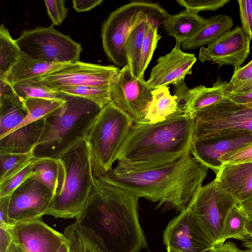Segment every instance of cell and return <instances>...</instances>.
Wrapping results in <instances>:
<instances>
[{
    "instance_id": "obj_19",
    "label": "cell",
    "mask_w": 252,
    "mask_h": 252,
    "mask_svg": "<svg viewBox=\"0 0 252 252\" xmlns=\"http://www.w3.org/2000/svg\"><path fill=\"white\" fill-rule=\"evenodd\" d=\"M214 181L241 203L252 196V162L222 163Z\"/></svg>"
},
{
    "instance_id": "obj_23",
    "label": "cell",
    "mask_w": 252,
    "mask_h": 252,
    "mask_svg": "<svg viewBox=\"0 0 252 252\" xmlns=\"http://www.w3.org/2000/svg\"><path fill=\"white\" fill-rule=\"evenodd\" d=\"M206 21L207 19L198 13L185 9L175 14H169L162 24L168 35L181 44L191 38Z\"/></svg>"
},
{
    "instance_id": "obj_34",
    "label": "cell",
    "mask_w": 252,
    "mask_h": 252,
    "mask_svg": "<svg viewBox=\"0 0 252 252\" xmlns=\"http://www.w3.org/2000/svg\"><path fill=\"white\" fill-rule=\"evenodd\" d=\"M158 27L148 23V27L142 47L139 65L138 79L146 81L144 79L145 71L150 63L158 41L161 36L158 32Z\"/></svg>"
},
{
    "instance_id": "obj_36",
    "label": "cell",
    "mask_w": 252,
    "mask_h": 252,
    "mask_svg": "<svg viewBox=\"0 0 252 252\" xmlns=\"http://www.w3.org/2000/svg\"><path fill=\"white\" fill-rule=\"evenodd\" d=\"M13 87L24 100L28 98H61L58 93L32 80L18 83Z\"/></svg>"
},
{
    "instance_id": "obj_13",
    "label": "cell",
    "mask_w": 252,
    "mask_h": 252,
    "mask_svg": "<svg viewBox=\"0 0 252 252\" xmlns=\"http://www.w3.org/2000/svg\"><path fill=\"white\" fill-rule=\"evenodd\" d=\"M136 78L126 65L122 67L111 85V101L126 113L134 123L145 117L152 99V91Z\"/></svg>"
},
{
    "instance_id": "obj_42",
    "label": "cell",
    "mask_w": 252,
    "mask_h": 252,
    "mask_svg": "<svg viewBox=\"0 0 252 252\" xmlns=\"http://www.w3.org/2000/svg\"><path fill=\"white\" fill-rule=\"evenodd\" d=\"M11 195L0 198V226L11 228L9 221L8 211Z\"/></svg>"
},
{
    "instance_id": "obj_16",
    "label": "cell",
    "mask_w": 252,
    "mask_h": 252,
    "mask_svg": "<svg viewBox=\"0 0 252 252\" xmlns=\"http://www.w3.org/2000/svg\"><path fill=\"white\" fill-rule=\"evenodd\" d=\"M196 60L194 54L184 52L181 44L176 43L169 53L158 59L146 84L152 90L168 85L177 86L185 81L187 75L192 74V68Z\"/></svg>"
},
{
    "instance_id": "obj_39",
    "label": "cell",
    "mask_w": 252,
    "mask_h": 252,
    "mask_svg": "<svg viewBox=\"0 0 252 252\" xmlns=\"http://www.w3.org/2000/svg\"><path fill=\"white\" fill-rule=\"evenodd\" d=\"M64 0H46L44 3L52 25L60 26L67 17L68 9Z\"/></svg>"
},
{
    "instance_id": "obj_32",
    "label": "cell",
    "mask_w": 252,
    "mask_h": 252,
    "mask_svg": "<svg viewBox=\"0 0 252 252\" xmlns=\"http://www.w3.org/2000/svg\"><path fill=\"white\" fill-rule=\"evenodd\" d=\"M52 91L58 94L85 98L96 103L101 108L111 101V87L78 86L62 87Z\"/></svg>"
},
{
    "instance_id": "obj_6",
    "label": "cell",
    "mask_w": 252,
    "mask_h": 252,
    "mask_svg": "<svg viewBox=\"0 0 252 252\" xmlns=\"http://www.w3.org/2000/svg\"><path fill=\"white\" fill-rule=\"evenodd\" d=\"M169 15L158 3L145 0L131 1L111 12L101 28L102 46L109 60L119 66L126 65L125 43L132 31L143 22L158 28Z\"/></svg>"
},
{
    "instance_id": "obj_18",
    "label": "cell",
    "mask_w": 252,
    "mask_h": 252,
    "mask_svg": "<svg viewBox=\"0 0 252 252\" xmlns=\"http://www.w3.org/2000/svg\"><path fill=\"white\" fill-rule=\"evenodd\" d=\"M252 144V133L217 139H193L191 154L212 169L215 174L224 155Z\"/></svg>"
},
{
    "instance_id": "obj_41",
    "label": "cell",
    "mask_w": 252,
    "mask_h": 252,
    "mask_svg": "<svg viewBox=\"0 0 252 252\" xmlns=\"http://www.w3.org/2000/svg\"><path fill=\"white\" fill-rule=\"evenodd\" d=\"M220 162L221 164L252 162V144L224 155Z\"/></svg>"
},
{
    "instance_id": "obj_10",
    "label": "cell",
    "mask_w": 252,
    "mask_h": 252,
    "mask_svg": "<svg viewBox=\"0 0 252 252\" xmlns=\"http://www.w3.org/2000/svg\"><path fill=\"white\" fill-rule=\"evenodd\" d=\"M237 203L214 180L202 186L188 207L213 246L222 245L225 218Z\"/></svg>"
},
{
    "instance_id": "obj_46",
    "label": "cell",
    "mask_w": 252,
    "mask_h": 252,
    "mask_svg": "<svg viewBox=\"0 0 252 252\" xmlns=\"http://www.w3.org/2000/svg\"><path fill=\"white\" fill-rule=\"evenodd\" d=\"M238 206L246 217H252V196L238 204Z\"/></svg>"
},
{
    "instance_id": "obj_35",
    "label": "cell",
    "mask_w": 252,
    "mask_h": 252,
    "mask_svg": "<svg viewBox=\"0 0 252 252\" xmlns=\"http://www.w3.org/2000/svg\"><path fill=\"white\" fill-rule=\"evenodd\" d=\"M246 218L238 204L231 208L227 215L223 226V236L225 241L229 238L241 240L247 236L245 230Z\"/></svg>"
},
{
    "instance_id": "obj_47",
    "label": "cell",
    "mask_w": 252,
    "mask_h": 252,
    "mask_svg": "<svg viewBox=\"0 0 252 252\" xmlns=\"http://www.w3.org/2000/svg\"><path fill=\"white\" fill-rule=\"evenodd\" d=\"M216 252H238L239 249L236 245L230 241L224 242L220 246H216Z\"/></svg>"
},
{
    "instance_id": "obj_51",
    "label": "cell",
    "mask_w": 252,
    "mask_h": 252,
    "mask_svg": "<svg viewBox=\"0 0 252 252\" xmlns=\"http://www.w3.org/2000/svg\"><path fill=\"white\" fill-rule=\"evenodd\" d=\"M69 243L68 240L66 239L59 247L57 252H68Z\"/></svg>"
},
{
    "instance_id": "obj_14",
    "label": "cell",
    "mask_w": 252,
    "mask_h": 252,
    "mask_svg": "<svg viewBox=\"0 0 252 252\" xmlns=\"http://www.w3.org/2000/svg\"><path fill=\"white\" fill-rule=\"evenodd\" d=\"M163 241L166 249L178 252H197L214 246L188 207L168 223Z\"/></svg>"
},
{
    "instance_id": "obj_4",
    "label": "cell",
    "mask_w": 252,
    "mask_h": 252,
    "mask_svg": "<svg viewBox=\"0 0 252 252\" xmlns=\"http://www.w3.org/2000/svg\"><path fill=\"white\" fill-rule=\"evenodd\" d=\"M65 102L44 119L41 136L33 149L34 158L58 159L87 137L101 108L85 98L58 94Z\"/></svg>"
},
{
    "instance_id": "obj_9",
    "label": "cell",
    "mask_w": 252,
    "mask_h": 252,
    "mask_svg": "<svg viewBox=\"0 0 252 252\" xmlns=\"http://www.w3.org/2000/svg\"><path fill=\"white\" fill-rule=\"evenodd\" d=\"M15 41L24 55L49 63L79 61L82 51L80 43L56 30L52 25L24 31Z\"/></svg>"
},
{
    "instance_id": "obj_45",
    "label": "cell",
    "mask_w": 252,
    "mask_h": 252,
    "mask_svg": "<svg viewBox=\"0 0 252 252\" xmlns=\"http://www.w3.org/2000/svg\"><path fill=\"white\" fill-rule=\"evenodd\" d=\"M225 96L228 97L233 101L241 104L252 103V91L246 93L225 94Z\"/></svg>"
},
{
    "instance_id": "obj_53",
    "label": "cell",
    "mask_w": 252,
    "mask_h": 252,
    "mask_svg": "<svg viewBox=\"0 0 252 252\" xmlns=\"http://www.w3.org/2000/svg\"><path fill=\"white\" fill-rule=\"evenodd\" d=\"M238 252H248L246 250H239V249Z\"/></svg>"
},
{
    "instance_id": "obj_3",
    "label": "cell",
    "mask_w": 252,
    "mask_h": 252,
    "mask_svg": "<svg viewBox=\"0 0 252 252\" xmlns=\"http://www.w3.org/2000/svg\"><path fill=\"white\" fill-rule=\"evenodd\" d=\"M194 122L181 105L179 110L156 123H134L118 155V166L145 170L191 154Z\"/></svg>"
},
{
    "instance_id": "obj_11",
    "label": "cell",
    "mask_w": 252,
    "mask_h": 252,
    "mask_svg": "<svg viewBox=\"0 0 252 252\" xmlns=\"http://www.w3.org/2000/svg\"><path fill=\"white\" fill-rule=\"evenodd\" d=\"M120 71L113 65L79 61L66 63L51 73L32 80L51 90L78 86L111 87Z\"/></svg>"
},
{
    "instance_id": "obj_43",
    "label": "cell",
    "mask_w": 252,
    "mask_h": 252,
    "mask_svg": "<svg viewBox=\"0 0 252 252\" xmlns=\"http://www.w3.org/2000/svg\"><path fill=\"white\" fill-rule=\"evenodd\" d=\"M102 0H73V7L77 12L87 11L100 5Z\"/></svg>"
},
{
    "instance_id": "obj_15",
    "label": "cell",
    "mask_w": 252,
    "mask_h": 252,
    "mask_svg": "<svg viewBox=\"0 0 252 252\" xmlns=\"http://www.w3.org/2000/svg\"><path fill=\"white\" fill-rule=\"evenodd\" d=\"M250 41L242 28L237 26L213 43L201 47L198 59L202 63L211 62L219 68L241 66L250 54Z\"/></svg>"
},
{
    "instance_id": "obj_5",
    "label": "cell",
    "mask_w": 252,
    "mask_h": 252,
    "mask_svg": "<svg viewBox=\"0 0 252 252\" xmlns=\"http://www.w3.org/2000/svg\"><path fill=\"white\" fill-rule=\"evenodd\" d=\"M58 159L60 185L46 215L55 218L76 220L85 208L94 186L87 138Z\"/></svg>"
},
{
    "instance_id": "obj_25",
    "label": "cell",
    "mask_w": 252,
    "mask_h": 252,
    "mask_svg": "<svg viewBox=\"0 0 252 252\" xmlns=\"http://www.w3.org/2000/svg\"><path fill=\"white\" fill-rule=\"evenodd\" d=\"M152 93V99L147 114L140 123H156L162 122L180 109L181 105L177 97L170 94L168 87H161L153 90Z\"/></svg>"
},
{
    "instance_id": "obj_12",
    "label": "cell",
    "mask_w": 252,
    "mask_h": 252,
    "mask_svg": "<svg viewBox=\"0 0 252 252\" xmlns=\"http://www.w3.org/2000/svg\"><path fill=\"white\" fill-rule=\"evenodd\" d=\"M54 197L53 192L33 176L11 194L8 211L12 227L20 222L42 219L46 215Z\"/></svg>"
},
{
    "instance_id": "obj_17",
    "label": "cell",
    "mask_w": 252,
    "mask_h": 252,
    "mask_svg": "<svg viewBox=\"0 0 252 252\" xmlns=\"http://www.w3.org/2000/svg\"><path fill=\"white\" fill-rule=\"evenodd\" d=\"M9 229L13 239L27 252H57L66 240L63 233L48 226L42 219L17 223Z\"/></svg>"
},
{
    "instance_id": "obj_1",
    "label": "cell",
    "mask_w": 252,
    "mask_h": 252,
    "mask_svg": "<svg viewBox=\"0 0 252 252\" xmlns=\"http://www.w3.org/2000/svg\"><path fill=\"white\" fill-rule=\"evenodd\" d=\"M139 197L98 178L76 221L91 231L107 252H139L147 244L138 213Z\"/></svg>"
},
{
    "instance_id": "obj_26",
    "label": "cell",
    "mask_w": 252,
    "mask_h": 252,
    "mask_svg": "<svg viewBox=\"0 0 252 252\" xmlns=\"http://www.w3.org/2000/svg\"><path fill=\"white\" fill-rule=\"evenodd\" d=\"M63 234L68 241V252H107L99 240L76 221L66 227Z\"/></svg>"
},
{
    "instance_id": "obj_38",
    "label": "cell",
    "mask_w": 252,
    "mask_h": 252,
    "mask_svg": "<svg viewBox=\"0 0 252 252\" xmlns=\"http://www.w3.org/2000/svg\"><path fill=\"white\" fill-rule=\"evenodd\" d=\"M32 162L21 172L0 184V198L11 195L24 182L35 175L32 169Z\"/></svg>"
},
{
    "instance_id": "obj_20",
    "label": "cell",
    "mask_w": 252,
    "mask_h": 252,
    "mask_svg": "<svg viewBox=\"0 0 252 252\" xmlns=\"http://www.w3.org/2000/svg\"><path fill=\"white\" fill-rule=\"evenodd\" d=\"M225 81L219 77L212 87L200 85L189 89L185 81L175 86L174 93L179 102L183 101L185 113L191 117L200 109L214 104L225 97Z\"/></svg>"
},
{
    "instance_id": "obj_24",
    "label": "cell",
    "mask_w": 252,
    "mask_h": 252,
    "mask_svg": "<svg viewBox=\"0 0 252 252\" xmlns=\"http://www.w3.org/2000/svg\"><path fill=\"white\" fill-rule=\"evenodd\" d=\"M64 64L49 63L36 60L22 53L19 61L3 79L13 86L19 82L45 75Z\"/></svg>"
},
{
    "instance_id": "obj_29",
    "label": "cell",
    "mask_w": 252,
    "mask_h": 252,
    "mask_svg": "<svg viewBox=\"0 0 252 252\" xmlns=\"http://www.w3.org/2000/svg\"><path fill=\"white\" fill-rule=\"evenodd\" d=\"M22 52L3 24L0 26V78L4 79L20 58Z\"/></svg>"
},
{
    "instance_id": "obj_8",
    "label": "cell",
    "mask_w": 252,
    "mask_h": 252,
    "mask_svg": "<svg viewBox=\"0 0 252 252\" xmlns=\"http://www.w3.org/2000/svg\"><path fill=\"white\" fill-rule=\"evenodd\" d=\"M193 139H217L252 133V103H236L225 96L193 116Z\"/></svg>"
},
{
    "instance_id": "obj_40",
    "label": "cell",
    "mask_w": 252,
    "mask_h": 252,
    "mask_svg": "<svg viewBox=\"0 0 252 252\" xmlns=\"http://www.w3.org/2000/svg\"><path fill=\"white\" fill-rule=\"evenodd\" d=\"M242 29L245 34L252 40V0H239Z\"/></svg>"
},
{
    "instance_id": "obj_28",
    "label": "cell",
    "mask_w": 252,
    "mask_h": 252,
    "mask_svg": "<svg viewBox=\"0 0 252 252\" xmlns=\"http://www.w3.org/2000/svg\"><path fill=\"white\" fill-rule=\"evenodd\" d=\"M33 176L55 194L60 185V167L58 159L34 158L32 162Z\"/></svg>"
},
{
    "instance_id": "obj_27",
    "label": "cell",
    "mask_w": 252,
    "mask_h": 252,
    "mask_svg": "<svg viewBox=\"0 0 252 252\" xmlns=\"http://www.w3.org/2000/svg\"><path fill=\"white\" fill-rule=\"evenodd\" d=\"M61 98H28L25 99L24 103L27 110V115L23 121L11 132L29 124L40 120L46 119L53 115L63 107L65 102L64 99Z\"/></svg>"
},
{
    "instance_id": "obj_52",
    "label": "cell",
    "mask_w": 252,
    "mask_h": 252,
    "mask_svg": "<svg viewBox=\"0 0 252 252\" xmlns=\"http://www.w3.org/2000/svg\"><path fill=\"white\" fill-rule=\"evenodd\" d=\"M167 252H176L173 250H171L170 249H166ZM197 252H216V246H214L213 247H211L210 248L206 249L205 250H203L202 251Z\"/></svg>"
},
{
    "instance_id": "obj_44",
    "label": "cell",
    "mask_w": 252,
    "mask_h": 252,
    "mask_svg": "<svg viewBox=\"0 0 252 252\" xmlns=\"http://www.w3.org/2000/svg\"><path fill=\"white\" fill-rule=\"evenodd\" d=\"M12 240L9 229L0 226V252H6Z\"/></svg>"
},
{
    "instance_id": "obj_22",
    "label": "cell",
    "mask_w": 252,
    "mask_h": 252,
    "mask_svg": "<svg viewBox=\"0 0 252 252\" xmlns=\"http://www.w3.org/2000/svg\"><path fill=\"white\" fill-rule=\"evenodd\" d=\"M232 19L223 14L207 19L206 24L190 39L181 44L185 50L194 49L209 45L231 30Z\"/></svg>"
},
{
    "instance_id": "obj_33",
    "label": "cell",
    "mask_w": 252,
    "mask_h": 252,
    "mask_svg": "<svg viewBox=\"0 0 252 252\" xmlns=\"http://www.w3.org/2000/svg\"><path fill=\"white\" fill-rule=\"evenodd\" d=\"M225 94H235L252 91V60L243 67H235L229 82L225 81Z\"/></svg>"
},
{
    "instance_id": "obj_30",
    "label": "cell",
    "mask_w": 252,
    "mask_h": 252,
    "mask_svg": "<svg viewBox=\"0 0 252 252\" xmlns=\"http://www.w3.org/2000/svg\"><path fill=\"white\" fill-rule=\"evenodd\" d=\"M33 151L27 153H0V184L31 163L34 158Z\"/></svg>"
},
{
    "instance_id": "obj_31",
    "label": "cell",
    "mask_w": 252,
    "mask_h": 252,
    "mask_svg": "<svg viewBox=\"0 0 252 252\" xmlns=\"http://www.w3.org/2000/svg\"><path fill=\"white\" fill-rule=\"evenodd\" d=\"M148 23L143 22L134 29L125 43L127 65L132 74L137 79L141 52Z\"/></svg>"
},
{
    "instance_id": "obj_21",
    "label": "cell",
    "mask_w": 252,
    "mask_h": 252,
    "mask_svg": "<svg viewBox=\"0 0 252 252\" xmlns=\"http://www.w3.org/2000/svg\"><path fill=\"white\" fill-rule=\"evenodd\" d=\"M45 120L26 125L0 138V153H27L33 150L44 128Z\"/></svg>"
},
{
    "instance_id": "obj_50",
    "label": "cell",
    "mask_w": 252,
    "mask_h": 252,
    "mask_svg": "<svg viewBox=\"0 0 252 252\" xmlns=\"http://www.w3.org/2000/svg\"><path fill=\"white\" fill-rule=\"evenodd\" d=\"M245 230L246 235L252 237V217H246Z\"/></svg>"
},
{
    "instance_id": "obj_7",
    "label": "cell",
    "mask_w": 252,
    "mask_h": 252,
    "mask_svg": "<svg viewBox=\"0 0 252 252\" xmlns=\"http://www.w3.org/2000/svg\"><path fill=\"white\" fill-rule=\"evenodd\" d=\"M133 124L131 118L112 101L101 109L87 137L95 178L113 168Z\"/></svg>"
},
{
    "instance_id": "obj_49",
    "label": "cell",
    "mask_w": 252,
    "mask_h": 252,
    "mask_svg": "<svg viewBox=\"0 0 252 252\" xmlns=\"http://www.w3.org/2000/svg\"><path fill=\"white\" fill-rule=\"evenodd\" d=\"M241 241H242V245L246 248L248 252H252V237L246 236Z\"/></svg>"
},
{
    "instance_id": "obj_37",
    "label": "cell",
    "mask_w": 252,
    "mask_h": 252,
    "mask_svg": "<svg viewBox=\"0 0 252 252\" xmlns=\"http://www.w3.org/2000/svg\"><path fill=\"white\" fill-rule=\"evenodd\" d=\"M186 9L198 13L202 11H215L228 3L230 0H177Z\"/></svg>"
},
{
    "instance_id": "obj_48",
    "label": "cell",
    "mask_w": 252,
    "mask_h": 252,
    "mask_svg": "<svg viewBox=\"0 0 252 252\" xmlns=\"http://www.w3.org/2000/svg\"><path fill=\"white\" fill-rule=\"evenodd\" d=\"M6 252H27V251L18 243L13 239L7 249Z\"/></svg>"
},
{
    "instance_id": "obj_2",
    "label": "cell",
    "mask_w": 252,
    "mask_h": 252,
    "mask_svg": "<svg viewBox=\"0 0 252 252\" xmlns=\"http://www.w3.org/2000/svg\"><path fill=\"white\" fill-rule=\"evenodd\" d=\"M209 168L189 154L169 164L145 170L118 165L98 178L143 197L174 208H187L202 187Z\"/></svg>"
}]
</instances>
